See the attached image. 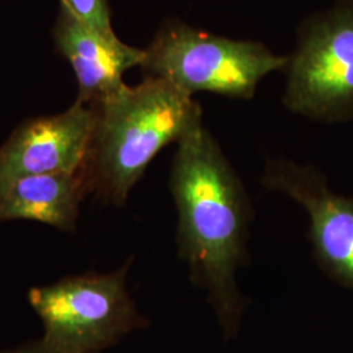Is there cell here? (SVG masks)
I'll use <instances>...</instances> for the list:
<instances>
[{"instance_id":"5","label":"cell","mask_w":353,"mask_h":353,"mask_svg":"<svg viewBox=\"0 0 353 353\" xmlns=\"http://www.w3.org/2000/svg\"><path fill=\"white\" fill-rule=\"evenodd\" d=\"M281 72L290 112L327 125L353 121V0L303 20Z\"/></svg>"},{"instance_id":"10","label":"cell","mask_w":353,"mask_h":353,"mask_svg":"<svg viewBox=\"0 0 353 353\" xmlns=\"http://www.w3.org/2000/svg\"><path fill=\"white\" fill-rule=\"evenodd\" d=\"M61 4L93 29L103 34H115L110 19L109 0H61Z\"/></svg>"},{"instance_id":"11","label":"cell","mask_w":353,"mask_h":353,"mask_svg":"<svg viewBox=\"0 0 353 353\" xmlns=\"http://www.w3.org/2000/svg\"><path fill=\"white\" fill-rule=\"evenodd\" d=\"M0 353H59L57 352L54 348H51L49 344H46L45 341H34V343H29V344H26V345H23V347H20V348H16V350H12V351H3V352Z\"/></svg>"},{"instance_id":"6","label":"cell","mask_w":353,"mask_h":353,"mask_svg":"<svg viewBox=\"0 0 353 353\" xmlns=\"http://www.w3.org/2000/svg\"><path fill=\"white\" fill-rule=\"evenodd\" d=\"M261 182L303 207L309 216L316 263L332 280L353 290V196L334 192L316 166L283 159L265 163Z\"/></svg>"},{"instance_id":"9","label":"cell","mask_w":353,"mask_h":353,"mask_svg":"<svg viewBox=\"0 0 353 353\" xmlns=\"http://www.w3.org/2000/svg\"><path fill=\"white\" fill-rule=\"evenodd\" d=\"M89 194L83 169L26 176L0 196V221L30 220L72 232Z\"/></svg>"},{"instance_id":"7","label":"cell","mask_w":353,"mask_h":353,"mask_svg":"<svg viewBox=\"0 0 353 353\" xmlns=\"http://www.w3.org/2000/svg\"><path fill=\"white\" fill-rule=\"evenodd\" d=\"M93 123V109L80 101L63 113L21 123L0 147V196L26 176L80 170Z\"/></svg>"},{"instance_id":"8","label":"cell","mask_w":353,"mask_h":353,"mask_svg":"<svg viewBox=\"0 0 353 353\" xmlns=\"http://www.w3.org/2000/svg\"><path fill=\"white\" fill-rule=\"evenodd\" d=\"M57 50L75 71L79 96L76 101L94 105L123 88V75L140 65L144 50L122 42L117 34H103L77 19L61 4L52 28Z\"/></svg>"},{"instance_id":"2","label":"cell","mask_w":353,"mask_h":353,"mask_svg":"<svg viewBox=\"0 0 353 353\" xmlns=\"http://www.w3.org/2000/svg\"><path fill=\"white\" fill-rule=\"evenodd\" d=\"M89 106L94 123L81 169L90 194L115 207L126 205L131 190L161 150L203 123L199 102L153 77Z\"/></svg>"},{"instance_id":"1","label":"cell","mask_w":353,"mask_h":353,"mask_svg":"<svg viewBox=\"0 0 353 353\" xmlns=\"http://www.w3.org/2000/svg\"><path fill=\"white\" fill-rule=\"evenodd\" d=\"M169 189L178 217V258L205 293L225 339H233L248 306L237 272L248 259L254 212L240 176L203 123L176 143Z\"/></svg>"},{"instance_id":"4","label":"cell","mask_w":353,"mask_h":353,"mask_svg":"<svg viewBox=\"0 0 353 353\" xmlns=\"http://www.w3.org/2000/svg\"><path fill=\"white\" fill-rule=\"evenodd\" d=\"M130 263L29 290V303L43 325L42 341L59 353H99L148 327L127 288Z\"/></svg>"},{"instance_id":"3","label":"cell","mask_w":353,"mask_h":353,"mask_svg":"<svg viewBox=\"0 0 353 353\" xmlns=\"http://www.w3.org/2000/svg\"><path fill=\"white\" fill-rule=\"evenodd\" d=\"M288 55L265 43L216 36L181 20H166L144 49V77L160 79L194 96L208 92L229 99L252 100L259 83L283 71Z\"/></svg>"}]
</instances>
